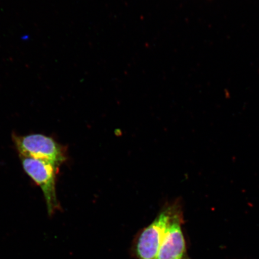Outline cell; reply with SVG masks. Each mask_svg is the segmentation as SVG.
I'll list each match as a JSON object with an SVG mask.
<instances>
[{
	"mask_svg": "<svg viewBox=\"0 0 259 259\" xmlns=\"http://www.w3.org/2000/svg\"><path fill=\"white\" fill-rule=\"evenodd\" d=\"M180 207L177 203L164 206L153 222L138 232L131 248L135 258L156 259L170 220Z\"/></svg>",
	"mask_w": 259,
	"mask_h": 259,
	"instance_id": "1",
	"label": "cell"
},
{
	"mask_svg": "<svg viewBox=\"0 0 259 259\" xmlns=\"http://www.w3.org/2000/svg\"><path fill=\"white\" fill-rule=\"evenodd\" d=\"M20 157L25 173L39 186L44 193L49 216L61 210L56 192V176L59 167L47 161Z\"/></svg>",
	"mask_w": 259,
	"mask_h": 259,
	"instance_id": "2",
	"label": "cell"
},
{
	"mask_svg": "<svg viewBox=\"0 0 259 259\" xmlns=\"http://www.w3.org/2000/svg\"><path fill=\"white\" fill-rule=\"evenodd\" d=\"M21 156L50 162L58 167L66 159L62 146L53 138L42 134L12 135Z\"/></svg>",
	"mask_w": 259,
	"mask_h": 259,
	"instance_id": "3",
	"label": "cell"
},
{
	"mask_svg": "<svg viewBox=\"0 0 259 259\" xmlns=\"http://www.w3.org/2000/svg\"><path fill=\"white\" fill-rule=\"evenodd\" d=\"M183 223V210L180 207L170 220L156 259H192L187 252Z\"/></svg>",
	"mask_w": 259,
	"mask_h": 259,
	"instance_id": "4",
	"label": "cell"
}]
</instances>
